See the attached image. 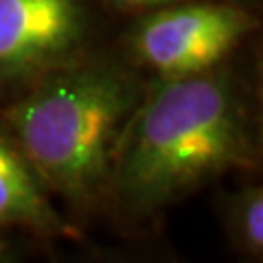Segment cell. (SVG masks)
<instances>
[{
  "label": "cell",
  "instance_id": "obj_1",
  "mask_svg": "<svg viewBox=\"0 0 263 263\" xmlns=\"http://www.w3.org/2000/svg\"><path fill=\"white\" fill-rule=\"evenodd\" d=\"M241 114L219 77H171L136 105L121 136L117 176L127 202L154 209L246 162Z\"/></svg>",
  "mask_w": 263,
  "mask_h": 263
},
{
  "label": "cell",
  "instance_id": "obj_2",
  "mask_svg": "<svg viewBox=\"0 0 263 263\" xmlns=\"http://www.w3.org/2000/svg\"><path fill=\"white\" fill-rule=\"evenodd\" d=\"M138 105L136 88L112 70L60 77L9 112L35 176L70 200H86L110 176Z\"/></svg>",
  "mask_w": 263,
  "mask_h": 263
},
{
  "label": "cell",
  "instance_id": "obj_3",
  "mask_svg": "<svg viewBox=\"0 0 263 263\" xmlns=\"http://www.w3.org/2000/svg\"><path fill=\"white\" fill-rule=\"evenodd\" d=\"M252 27V18L239 7L184 0L147 18L136 46L143 60L169 79L189 77L215 66Z\"/></svg>",
  "mask_w": 263,
  "mask_h": 263
},
{
  "label": "cell",
  "instance_id": "obj_4",
  "mask_svg": "<svg viewBox=\"0 0 263 263\" xmlns=\"http://www.w3.org/2000/svg\"><path fill=\"white\" fill-rule=\"evenodd\" d=\"M79 37L75 0H0V70L40 68L72 51Z\"/></svg>",
  "mask_w": 263,
  "mask_h": 263
},
{
  "label": "cell",
  "instance_id": "obj_5",
  "mask_svg": "<svg viewBox=\"0 0 263 263\" xmlns=\"http://www.w3.org/2000/svg\"><path fill=\"white\" fill-rule=\"evenodd\" d=\"M0 224L40 233H64L62 217L46 202L35 171L9 143L0 138Z\"/></svg>",
  "mask_w": 263,
  "mask_h": 263
},
{
  "label": "cell",
  "instance_id": "obj_6",
  "mask_svg": "<svg viewBox=\"0 0 263 263\" xmlns=\"http://www.w3.org/2000/svg\"><path fill=\"white\" fill-rule=\"evenodd\" d=\"M239 237L250 252H261L263 248V197L261 191H250L239 204L237 213Z\"/></svg>",
  "mask_w": 263,
  "mask_h": 263
},
{
  "label": "cell",
  "instance_id": "obj_7",
  "mask_svg": "<svg viewBox=\"0 0 263 263\" xmlns=\"http://www.w3.org/2000/svg\"><path fill=\"white\" fill-rule=\"evenodd\" d=\"M125 5H136V7H167L176 3H184V0H121Z\"/></svg>",
  "mask_w": 263,
  "mask_h": 263
}]
</instances>
